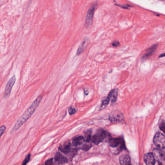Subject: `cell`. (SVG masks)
Listing matches in <instances>:
<instances>
[{
    "mask_svg": "<svg viewBox=\"0 0 165 165\" xmlns=\"http://www.w3.org/2000/svg\"><path fill=\"white\" fill-rule=\"evenodd\" d=\"M42 97L41 96H38L37 97L32 104L27 109V110L24 112V113L18 118V120H17L16 123H15L14 126L12 129L11 131V133H13L15 132L16 131L21 127L32 116H33L34 111H36L38 106L39 105L40 103L41 102Z\"/></svg>",
    "mask_w": 165,
    "mask_h": 165,
    "instance_id": "6da1fadb",
    "label": "cell"
},
{
    "mask_svg": "<svg viewBox=\"0 0 165 165\" xmlns=\"http://www.w3.org/2000/svg\"><path fill=\"white\" fill-rule=\"evenodd\" d=\"M154 143L158 148L164 149L165 146V137L162 133H157L154 138Z\"/></svg>",
    "mask_w": 165,
    "mask_h": 165,
    "instance_id": "7a4b0ae2",
    "label": "cell"
},
{
    "mask_svg": "<svg viewBox=\"0 0 165 165\" xmlns=\"http://www.w3.org/2000/svg\"><path fill=\"white\" fill-rule=\"evenodd\" d=\"M109 118L110 121L114 124L121 123L124 120L123 113L117 111L110 113Z\"/></svg>",
    "mask_w": 165,
    "mask_h": 165,
    "instance_id": "3957f363",
    "label": "cell"
},
{
    "mask_svg": "<svg viewBox=\"0 0 165 165\" xmlns=\"http://www.w3.org/2000/svg\"><path fill=\"white\" fill-rule=\"evenodd\" d=\"M107 135V132L103 129L98 130L96 134L91 138L92 141L95 144H99L101 143L103 140L105 138Z\"/></svg>",
    "mask_w": 165,
    "mask_h": 165,
    "instance_id": "277c9868",
    "label": "cell"
},
{
    "mask_svg": "<svg viewBox=\"0 0 165 165\" xmlns=\"http://www.w3.org/2000/svg\"><path fill=\"white\" fill-rule=\"evenodd\" d=\"M16 81V77L15 75H13L10 80L8 81L6 85V88H5V93H4V97H7L9 96L11 92L13 86H14Z\"/></svg>",
    "mask_w": 165,
    "mask_h": 165,
    "instance_id": "5b68a950",
    "label": "cell"
},
{
    "mask_svg": "<svg viewBox=\"0 0 165 165\" xmlns=\"http://www.w3.org/2000/svg\"><path fill=\"white\" fill-rule=\"evenodd\" d=\"M163 149H161L160 148H155L153 151V155L155 158V160L158 162H162L164 160L165 155Z\"/></svg>",
    "mask_w": 165,
    "mask_h": 165,
    "instance_id": "8992f818",
    "label": "cell"
},
{
    "mask_svg": "<svg viewBox=\"0 0 165 165\" xmlns=\"http://www.w3.org/2000/svg\"><path fill=\"white\" fill-rule=\"evenodd\" d=\"M96 4H93L88 12L87 16L86 19V24L87 27H89L92 24L93 14L95 12V8L96 7Z\"/></svg>",
    "mask_w": 165,
    "mask_h": 165,
    "instance_id": "52a82bcc",
    "label": "cell"
},
{
    "mask_svg": "<svg viewBox=\"0 0 165 165\" xmlns=\"http://www.w3.org/2000/svg\"><path fill=\"white\" fill-rule=\"evenodd\" d=\"M144 160L147 165H154L155 159L152 153H147L144 155Z\"/></svg>",
    "mask_w": 165,
    "mask_h": 165,
    "instance_id": "ba28073f",
    "label": "cell"
},
{
    "mask_svg": "<svg viewBox=\"0 0 165 165\" xmlns=\"http://www.w3.org/2000/svg\"><path fill=\"white\" fill-rule=\"evenodd\" d=\"M109 144L111 147H116L119 146H123V144H124V142L122 139H111L109 141Z\"/></svg>",
    "mask_w": 165,
    "mask_h": 165,
    "instance_id": "9c48e42d",
    "label": "cell"
},
{
    "mask_svg": "<svg viewBox=\"0 0 165 165\" xmlns=\"http://www.w3.org/2000/svg\"><path fill=\"white\" fill-rule=\"evenodd\" d=\"M157 45H155L149 48L146 52L145 53L143 56V58H142L143 60H146L149 58L152 54H154V53L155 52V50L157 49Z\"/></svg>",
    "mask_w": 165,
    "mask_h": 165,
    "instance_id": "30bf717a",
    "label": "cell"
},
{
    "mask_svg": "<svg viewBox=\"0 0 165 165\" xmlns=\"http://www.w3.org/2000/svg\"><path fill=\"white\" fill-rule=\"evenodd\" d=\"M120 162L121 165H132L130 157L127 154H124L121 156Z\"/></svg>",
    "mask_w": 165,
    "mask_h": 165,
    "instance_id": "8fae6325",
    "label": "cell"
},
{
    "mask_svg": "<svg viewBox=\"0 0 165 165\" xmlns=\"http://www.w3.org/2000/svg\"><path fill=\"white\" fill-rule=\"evenodd\" d=\"M55 161L58 163V164H62L67 162L68 159L65 157H64L60 152H57L55 157Z\"/></svg>",
    "mask_w": 165,
    "mask_h": 165,
    "instance_id": "7c38bea8",
    "label": "cell"
},
{
    "mask_svg": "<svg viewBox=\"0 0 165 165\" xmlns=\"http://www.w3.org/2000/svg\"><path fill=\"white\" fill-rule=\"evenodd\" d=\"M117 96H118V91L117 89H114L112 90L109 93V97L110 101H111L112 103H115L117 100Z\"/></svg>",
    "mask_w": 165,
    "mask_h": 165,
    "instance_id": "4fadbf2b",
    "label": "cell"
},
{
    "mask_svg": "<svg viewBox=\"0 0 165 165\" xmlns=\"http://www.w3.org/2000/svg\"><path fill=\"white\" fill-rule=\"evenodd\" d=\"M71 144L69 143H66L60 146L59 150L62 152L67 154L70 151Z\"/></svg>",
    "mask_w": 165,
    "mask_h": 165,
    "instance_id": "5bb4252c",
    "label": "cell"
},
{
    "mask_svg": "<svg viewBox=\"0 0 165 165\" xmlns=\"http://www.w3.org/2000/svg\"><path fill=\"white\" fill-rule=\"evenodd\" d=\"M84 141L83 137L82 136H79V137H77L76 138L74 139L73 140V145L75 146H80L81 144L83 143V142Z\"/></svg>",
    "mask_w": 165,
    "mask_h": 165,
    "instance_id": "9a60e30c",
    "label": "cell"
},
{
    "mask_svg": "<svg viewBox=\"0 0 165 165\" xmlns=\"http://www.w3.org/2000/svg\"><path fill=\"white\" fill-rule=\"evenodd\" d=\"M91 134H92V130H89L86 131L85 133L84 137H83L84 141L86 142H89L91 140Z\"/></svg>",
    "mask_w": 165,
    "mask_h": 165,
    "instance_id": "2e32d148",
    "label": "cell"
},
{
    "mask_svg": "<svg viewBox=\"0 0 165 165\" xmlns=\"http://www.w3.org/2000/svg\"><path fill=\"white\" fill-rule=\"evenodd\" d=\"M85 45V42L84 41V42H83V43L81 44V45L79 46V48L78 50V52H77V55L81 54V53L83 52V50H84V49Z\"/></svg>",
    "mask_w": 165,
    "mask_h": 165,
    "instance_id": "e0dca14e",
    "label": "cell"
},
{
    "mask_svg": "<svg viewBox=\"0 0 165 165\" xmlns=\"http://www.w3.org/2000/svg\"><path fill=\"white\" fill-rule=\"evenodd\" d=\"M110 100H109V97H106L105 99H104L103 100H102V106H106V105H107L108 104H109V102H110Z\"/></svg>",
    "mask_w": 165,
    "mask_h": 165,
    "instance_id": "ac0fdd59",
    "label": "cell"
},
{
    "mask_svg": "<svg viewBox=\"0 0 165 165\" xmlns=\"http://www.w3.org/2000/svg\"><path fill=\"white\" fill-rule=\"evenodd\" d=\"M30 158H31V155L29 154L28 155H27V157H26L24 161H23L22 165H26V164L29 162V161H30Z\"/></svg>",
    "mask_w": 165,
    "mask_h": 165,
    "instance_id": "d6986e66",
    "label": "cell"
},
{
    "mask_svg": "<svg viewBox=\"0 0 165 165\" xmlns=\"http://www.w3.org/2000/svg\"><path fill=\"white\" fill-rule=\"evenodd\" d=\"M6 127L4 125H3L0 127V137H1L2 135L4 134V133L6 131Z\"/></svg>",
    "mask_w": 165,
    "mask_h": 165,
    "instance_id": "ffe728a7",
    "label": "cell"
},
{
    "mask_svg": "<svg viewBox=\"0 0 165 165\" xmlns=\"http://www.w3.org/2000/svg\"><path fill=\"white\" fill-rule=\"evenodd\" d=\"M68 111H69V114H70V115H72V114H73L74 113H76V111H77V110L75 109V108H73L70 107L69 108Z\"/></svg>",
    "mask_w": 165,
    "mask_h": 165,
    "instance_id": "44dd1931",
    "label": "cell"
},
{
    "mask_svg": "<svg viewBox=\"0 0 165 165\" xmlns=\"http://www.w3.org/2000/svg\"><path fill=\"white\" fill-rule=\"evenodd\" d=\"M159 127L160 129L164 132H165V122H164V121H163L161 122V124L160 125Z\"/></svg>",
    "mask_w": 165,
    "mask_h": 165,
    "instance_id": "7402d4cb",
    "label": "cell"
},
{
    "mask_svg": "<svg viewBox=\"0 0 165 165\" xmlns=\"http://www.w3.org/2000/svg\"><path fill=\"white\" fill-rule=\"evenodd\" d=\"M45 165H54L53 159H50L46 161Z\"/></svg>",
    "mask_w": 165,
    "mask_h": 165,
    "instance_id": "603a6c76",
    "label": "cell"
},
{
    "mask_svg": "<svg viewBox=\"0 0 165 165\" xmlns=\"http://www.w3.org/2000/svg\"><path fill=\"white\" fill-rule=\"evenodd\" d=\"M119 45H120V43L118 41H115V42L112 43V45L114 47H118Z\"/></svg>",
    "mask_w": 165,
    "mask_h": 165,
    "instance_id": "cb8c5ba5",
    "label": "cell"
},
{
    "mask_svg": "<svg viewBox=\"0 0 165 165\" xmlns=\"http://www.w3.org/2000/svg\"><path fill=\"white\" fill-rule=\"evenodd\" d=\"M158 163H159V165H163L162 163L160 162H158Z\"/></svg>",
    "mask_w": 165,
    "mask_h": 165,
    "instance_id": "d4e9b609",
    "label": "cell"
}]
</instances>
